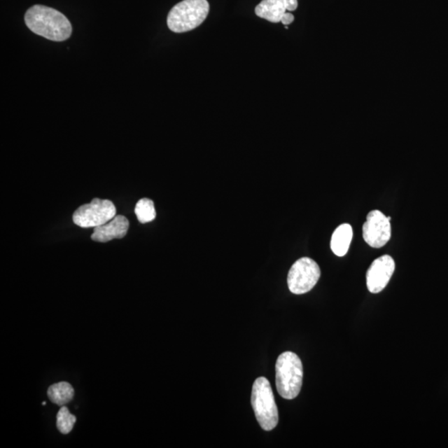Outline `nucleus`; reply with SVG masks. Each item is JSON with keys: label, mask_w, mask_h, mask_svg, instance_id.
Here are the masks:
<instances>
[{"label": "nucleus", "mask_w": 448, "mask_h": 448, "mask_svg": "<svg viewBox=\"0 0 448 448\" xmlns=\"http://www.w3.org/2000/svg\"><path fill=\"white\" fill-rule=\"evenodd\" d=\"M288 10L286 0H262L255 8L259 18L272 22H279Z\"/></svg>", "instance_id": "obj_10"}, {"label": "nucleus", "mask_w": 448, "mask_h": 448, "mask_svg": "<svg viewBox=\"0 0 448 448\" xmlns=\"http://www.w3.org/2000/svg\"><path fill=\"white\" fill-rule=\"evenodd\" d=\"M396 270V262L388 255L375 259L366 274L367 288L371 293L382 291L391 281Z\"/></svg>", "instance_id": "obj_8"}, {"label": "nucleus", "mask_w": 448, "mask_h": 448, "mask_svg": "<svg viewBox=\"0 0 448 448\" xmlns=\"http://www.w3.org/2000/svg\"><path fill=\"white\" fill-rule=\"evenodd\" d=\"M363 237L372 248H382L391 237V224L388 217L379 210L370 211L363 225Z\"/></svg>", "instance_id": "obj_7"}, {"label": "nucleus", "mask_w": 448, "mask_h": 448, "mask_svg": "<svg viewBox=\"0 0 448 448\" xmlns=\"http://www.w3.org/2000/svg\"><path fill=\"white\" fill-rule=\"evenodd\" d=\"M353 237L352 227L349 223H343L333 232L331 237L330 248L338 257L346 255Z\"/></svg>", "instance_id": "obj_11"}, {"label": "nucleus", "mask_w": 448, "mask_h": 448, "mask_svg": "<svg viewBox=\"0 0 448 448\" xmlns=\"http://www.w3.org/2000/svg\"><path fill=\"white\" fill-rule=\"evenodd\" d=\"M252 406L260 426L271 431L279 424V415L270 382L265 377L254 381L252 389Z\"/></svg>", "instance_id": "obj_4"}, {"label": "nucleus", "mask_w": 448, "mask_h": 448, "mask_svg": "<svg viewBox=\"0 0 448 448\" xmlns=\"http://www.w3.org/2000/svg\"><path fill=\"white\" fill-rule=\"evenodd\" d=\"M116 209L111 200L94 199L91 203L80 206L74 214L76 225L95 227L103 225L115 217Z\"/></svg>", "instance_id": "obj_6"}, {"label": "nucleus", "mask_w": 448, "mask_h": 448, "mask_svg": "<svg viewBox=\"0 0 448 448\" xmlns=\"http://www.w3.org/2000/svg\"><path fill=\"white\" fill-rule=\"evenodd\" d=\"M46 403H47L46 402H43V406H44V405H46Z\"/></svg>", "instance_id": "obj_17"}, {"label": "nucleus", "mask_w": 448, "mask_h": 448, "mask_svg": "<svg viewBox=\"0 0 448 448\" xmlns=\"http://www.w3.org/2000/svg\"><path fill=\"white\" fill-rule=\"evenodd\" d=\"M303 382L301 358L293 352L282 353L276 363V386L285 400H294L299 396Z\"/></svg>", "instance_id": "obj_2"}, {"label": "nucleus", "mask_w": 448, "mask_h": 448, "mask_svg": "<svg viewBox=\"0 0 448 448\" xmlns=\"http://www.w3.org/2000/svg\"><path fill=\"white\" fill-rule=\"evenodd\" d=\"M294 21V15L290 13H286L284 17H282L281 22L286 26L290 25L291 22Z\"/></svg>", "instance_id": "obj_15"}, {"label": "nucleus", "mask_w": 448, "mask_h": 448, "mask_svg": "<svg viewBox=\"0 0 448 448\" xmlns=\"http://www.w3.org/2000/svg\"><path fill=\"white\" fill-rule=\"evenodd\" d=\"M138 221L146 223L153 221L156 217V211L153 201L149 199H142L138 201L134 209Z\"/></svg>", "instance_id": "obj_13"}, {"label": "nucleus", "mask_w": 448, "mask_h": 448, "mask_svg": "<svg viewBox=\"0 0 448 448\" xmlns=\"http://www.w3.org/2000/svg\"><path fill=\"white\" fill-rule=\"evenodd\" d=\"M130 223L122 215L115 216L103 225L94 227L91 237L93 241L107 243L115 239H123L127 235Z\"/></svg>", "instance_id": "obj_9"}, {"label": "nucleus", "mask_w": 448, "mask_h": 448, "mask_svg": "<svg viewBox=\"0 0 448 448\" xmlns=\"http://www.w3.org/2000/svg\"><path fill=\"white\" fill-rule=\"evenodd\" d=\"M74 388L69 383L60 382L51 385L48 389V396L58 406H64L73 400Z\"/></svg>", "instance_id": "obj_12"}, {"label": "nucleus", "mask_w": 448, "mask_h": 448, "mask_svg": "<svg viewBox=\"0 0 448 448\" xmlns=\"http://www.w3.org/2000/svg\"><path fill=\"white\" fill-rule=\"evenodd\" d=\"M320 276V267L313 259L300 258L290 269L288 276L289 290L295 295L307 293L316 285Z\"/></svg>", "instance_id": "obj_5"}, {"label": "nucleus", "mask_w": 448, "mask_h": 448, "mask_svg": "<svg viewBox=\"0 0 448 448\" xmlns=\"http://www.w3.org/2000/svg\"><path fill=\"white\" fill-rule=\"evenodd\" d=\"M24 20L33 33L51 41H65L73 31L70 21L62 13L38 4L26 12Z\"/></svg>", "instance_id": "obj_1"}, {"label": "nucleus", "mask_w": 448, "mask_h": 448, "mask_svg": "<svg viewBox=\"0 0 448 448\" xmlns=\"http://www.w3.org/2000/svg\"><path fill=\"white\" fill-rule=\"evenodd\" d=\"M298 7V0H286V8H288V11H295Z\"/></svg>", "instance_id": "obj_16"}, {"label": "nucleus", "mask_w": 448, "mask_h": 448, "mask_svg": "<svg viewBox=\"0 0 448 448\" xmlns=\"http://www.w3.org/2000/svg\"><path fill=\"white\" fill-rule=\"evenodd\" d=\"M209 13L207 0H183L169 11V29L177 34L189 32L203 24Z\"/></svg>", "instance_id": "obj_3"}, {"label": "nucleus", "mask_w": 448, "mask_h": 448, "mask_svg": "<svg viewBox=\"0 0 448 448\" xmlns=\"http://www.w3.org/2000/svg\"><path fill=\"white\" fill-rule=\"evenodd\" d=\"M77 418L70 413L66 406H62L57 415V428L62 434H69L73 430Z\"/></svg>", "instance_id": "obj_14"}]
</instances>
